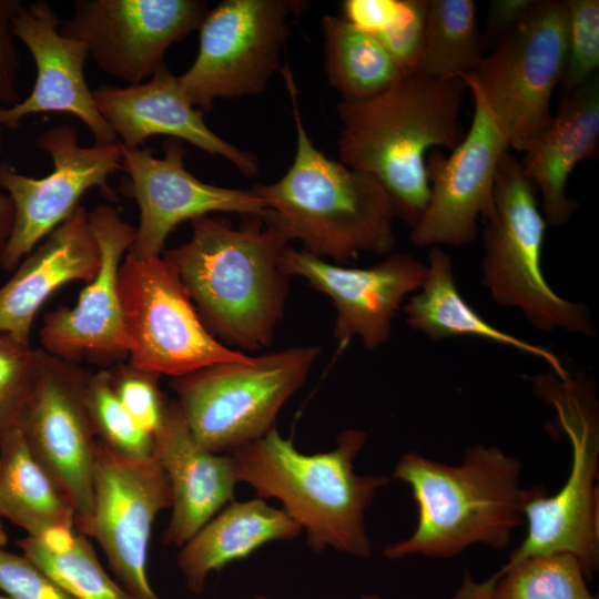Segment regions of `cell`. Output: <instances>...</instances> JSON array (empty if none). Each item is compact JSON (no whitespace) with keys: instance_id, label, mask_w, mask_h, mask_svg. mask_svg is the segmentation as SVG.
Returning <instances> with one entry per match:
<instances>
[{"instance_id":"obj_1","label":"cell","mask_w":599,"mask_h":599,"mask_svg":"<svg viewBox=\"0 0 599 599\" xmlns=\"http://www.w3.org/2000/svg\"><path fill=\"white\" fill-rule=\"evenodd\" d=\"M263 213L244 215L238 227L224 217L195 219L190 241L162 254L211 334L244 351L271 345L290 288L281 262L288 241Z\"/></svg>"},{"instance_id":"obj_2","label":"cell","mask_w":599,"mask_h":599,"mask_svg":"<svg viewBox=\"0 0 599 599\" xmlns=\"http://www.w3.org/2000/svg\"><path fill=\"white\" fill-rule=\"evenodd\" d=\"M467 89L464 78L414 72L377 95L337 105L341 162L376 177L410 229L429 200L427 151L454 149L463 139L459 113Z\"/></svg>"},{"instance_id":"obj_3","label":"cell","mask_w":599,"mask_h":599,"mask_svg":"<svg viewBox=\"0 0 599 599\" xmlns=\"http://www.w3.org/2000/svg\"><path fill=\"white\" fill-rule=\"evenodd\" d=\"M292 102L296 151L285 174L252 189L263 200V216L303 251L343 264L361 253L387 254L395 245L393 201L370 174L337 162L309 138L297 103L291 69H283Z\"/></svg>"},{"instance_id":"obj_4","label":"cell","mask_w":599,"mask_h":599,"mask_svg":"<svg viewBox=\"0 0 599 599\" xmlns=\"http://www.w3.org/2000/svg\"><path fill=\"white\" fill-rule=\"evenodd\" d=\"M521 464L496 446H469L459 465L415 451L397 461L393 478L407 484L417 506L413 534L383 550L387 559L455 557L476 544L506 548L524 522L532 488L520 486Z\"/></svg>"},{"instance_id":"obj_5","label":"cell","mask_w":599,"mask_h":599,"mask_svg":"<svg viewBox=\"0 0 599 599\" xmlns=\"http://www.w3.org/2000/svg\"><path fill=\"white\" fill-rule=\"evenodd\" d=\"M365 441L363 430L347 429L337 436L334 449L307 455L274 427L231 455L237 480L251 485L262 499H278L306 532L312 550L331 547L368 558L373 547L365 510L389 478L354 471V459Z\"/></svg>"},{"instance_id":"obj_6","label":"cell","mask_w":599,"mask_h":599,"mask_svg":"<svg viewBox=\"0 0 599 599\" xmlns=\"http://www.w3.org/2000/svg\"><path fill=\"white\" fill-rule=\"evenodd\" d=\"M536 396L549 404L570 440L571 463L561 488L547 496L534 487L524 506L527 534L502 568L552 554H570L591 576L599 564V415L595 389L586 377L560 378L552 372L531 378Z\"/></svg>"},{"instance_id":"obj_7","label":"cell","mask_w":599,"mask_h":599,"mask_svg":"<svg viewBox=\"0 0 599 599\" xmlns=\"http://www.w3.org/2000/svg\"><path fill=\"white\" fill-rule=\"evenodd\" d=\"M485 221L481 284L491 300L520 311L538 331L593 336L595 323L586 304L558 295L544 275L547 223L535 185L508 151L499 161L493 210Z\"/></svg>"},{"instance_id":"obj_8","label":"cell","mask_w":599,"mask_h":599,"mask_svg":"<svg viewBox=\"0 0 599 599\" xmlns=\"http://www.w3.org/2000/svg\"><path fill=\"white\" fill-rule=\"evenodd\" d=\"M319 353L317 346H296L247 362L217 363L172 378L171 386L197 444L214 454H233L274 428Z\"/></svg>"},{"instance_id":"obj_9","label":"cell","mask_w":599,"mask_h":599,"mask_svg":"<svg viewBox=\"0 0 599 599\" xmlns=\"http://www.w3.org/2000/svg\"><path fill=\"white\" fill-rule=\"evenodd\" d=\"M118 290L132 366L175 378L217 363L252 359L211 334L177 271L163 256L128 253Z\"/></svg>"},{"instance_id":"obj_10","label":"cell","mask_w":599,"mask_h":599,"mask_svg":"<svg viewBox=\"0 0 599 599\" xmlns=\"http://www.w3.org/2000/svg\"><path fill=\"white\" fill-rule=\"evenodd\" d=\"M567 52L565 1L536 0L524 19L463 78L483 97L508 145L525 152L552 119Z\"/></svg>"},{"instance_id":"obj_11","label":"cell","mask_w":599,"mask_h":599,"mask_svg":"<svg viewBox=\"0 0 599 599\" xmlns=\"http://www.w3.org/2000/svg\"><path fill=\"white\" fill-rule=\"evenodd\" d=\"M303 7L290 0H223L201 22L197 55L177 77L203 113L216 99L261 93L280 67L288 22Z\"/></svg>"},{"instance_id":"obj_12","label":"cell","mask_w":599,"mask_h":599,"mask_svg":"<svg viewBox=\"0 0 599 599\" xmlns=\"http://www.w3.org/2000/svg\"><path fill=\"white\" fill-rule=\"evenodd\" d=\"M88 373L41 349L34 388L19 429L37 460L69 498L78 532L90 537L97 437L90 420Z\"/></svg>"},{"instance_id":"obj_13","label":"cell","mask_w":599,"mask_h":599,"mask_svg":"<svg viewBox=\"0 0 599 599\" xmlns=\"http://www.w3.org/2000/svg\"><path fill=\"white\" fill-rule=\"evenodd\" d=\"M35 144L53 160L54 170L44 177L26 176L8 161H0V187L14 207L13 227L0 257L7 271L16 268L74 211L89 189L98 186L115 201L106 180L121 169L119 142L82 148L77 130L62 123L38 135Z\"/></svg>"},{"instance_id":"obj_14","label":"cell","mask_w":599,"mask_h":599,"mask_svg":"<svg viewBox=\"0 0 599 599\" xmlns=\"http://www.w3.org/2000/svg\"><path fill=\"white\" fill-rule=\"evenodd\" d=\"M91 538L104 551L120 585L135 599H160L148 576L156 515L172 504L169 479L152 456L133 459L97 440Z\"/></svg>"},{"instance_id":"obj_15","label":"cell","mask_w":599,"mask_h":599,"mask_svg":"<svg viewBox=\"0 0 599 599\" xmlns=\"http://www.w3.org/2000/svg\"><path fill=\"white\" fill-rule=\"evenodd\" d=\"M206 12L201 0H78L59 31L83 42L106 73L135 85L164 63L171 44L200 28Z\"/></svg>"},{"instance_id":"obj_16","label":"cell","mask_w":599,"mask_h":599,"mask_svg":"<svg viewBox=\"0 0 599 599\" xmlns=\"http://www.w3.org/2000/svg\"><path fill=\"white\" fill-rule=\"evenodd\" d=\"M466 83L474 99L467 134L449 156L435 150L426 160L429 200L409 235L419 247L470 243L478 219L493 210L497 167L509 145L479 91Z\"/></svg>"},{"instance_id":"obj_17","label":"cell","mask_w":599,"mask_h":599,"mask_svg":"<svg viewBox=\"0 0 599 599\" xmlns=\"http://www.w3.org/2000/svg\"><path fill=\"white\" fill-rule=\"evenodd\" d=\"M119 145L121 169L126 173L123 193L140 207V224L128 252L138 258L160 256L170 233L184 221L214 212L251 215L266 210L253 189L222 187L195 177L185 169L182 140L167 139L162 158L145 148Z\"/></svg>"},{"instance_id":"obj_18","label":"cell","mask_w":599,"mask_h":599,"mask_svg":"<svg viewBox=\"0 0 599 599\" xmlns=\"http://www.w3.org/2000/svg\"><path fill=\"white\" fill-rule=\"evenodd\" d=\"M281 262L290 276L304 278L331 298L336 311L333 334L341 347L357 338L367 349L388 342L397 312L419 290L426 273V264L406 253L357 268L287 245Z\"/></svg>"},{"instance_id":"obj_19","label":"cell","mask_w":599,"mask_h":599,"mask_svg":"<svg viewBox=\"0 0 599 599\" xmlns=\"http://www.w3.org/2000/svg\"><path fill=\"white\" fill-rule=\"evenodd\" d=\"M100 251V266L72 307L47 313L40 339L47 353L74 363L81 358L106 364L128 356L118 276L123 254L135 238V227L110 205L88 213Z\"/></svg>"},{"instance_id":"obj_20","label":"cell","mask_w":599,"mask_h":599,"mask_svg":"<svg viewBox=\"0 0 599 599\" xmlns=\"http://www.w3.org/2000/svg\"><path fill=\"white\" fill-rule=\"evenodd\" d=\"M61 21L43 0L21 3L13 16L11 32L32 54L37 79L24 100L9 108L0 106V126L14 130L28 115L62 112L81 120L92 132L95 144L116 143L118 136L100 113L85 80L88 48L61 34Z\"/></svg>"},{"instance_id":"obj_21","label":"cell","mask_w":599,"mask_h":599,"mask_svg":"<svg viewBox=\"0 0 599 599\" xmlns=\"http://www.w3.org/2000/svg\"><path fill=\"white\" fill-rule=\"evenodd\" d=\"M92 93L118 141L129 149L141 148L152 135L164 134L229 160L244 175L258 172L254 155L223 140L206 125L204 113L191 104L165 62L146 82L125 88L103 84Z\"/></svg>"},{"instance_id":"obj_22","label":"cell","mask_w":599,"mask_h":599,"mask_svg":"<svg viewBox=\"0 0 599 599\" xmlns=\"http://www.w3.org/2000/svg\"><path fill=\"white\" fill-rule=\"evenodd\" d=\"M152 456L164 470L172 515L163 542L182 547L224 506L238 483L231 454H214L192 436L176 400L169 403L153 435Z\"/></svg>"},{"instance_id":"obj_23","label":"cell","mask_w":599,"mask_h":599,"mask_svg":"<svg viewBox=\"0 0 599 599\" xmlns=\"http://www.w3.org/2000/svg\"><path fill=\"white\" fill-rule=\"evenodd\" d=\"M99 266L100 251L88 212L79 205L0 287V332L29 346L32 323L41 305L65 283L90 282Z\"/></svg>"},{"instance_id":"obj_24","label":"cell","mask_w":599,"mask_h":599,"mask_svg":"<svg viewBox=\"0 0 599 599\" xmlns=\"http://www.w3.org/2000/svg\"><path fill=\"white\" fill-rule=\"evenodd\" d=\"M599 141V77L564 94L548 126L526 149L520 162L525 176L541 192L547 225L566 224L578 203L566 185L575 166L593 158Z\"/></svg>"},{"instance_id":"obj_25","label":"cell","mask_w":599,"mask_h":599,"mask_svg":"<svg viewBox=\"0 0 599 599\" xmlns=\"http://www.w3.org/2000/svg\"><path fill=\"white\" fill-rule=\"evenodd\" d=\"M302 527L283 509L257 497L231 501L209 520L177 555L186 588L203 592L210 572L246 558L260 547L278 540H293Z\"/></svg>"},{"instance_id":"obj_26","label":"cell","mask_w":599,"mask_h":599,"mask_svg":"<svg viewBox=\"0 0 599 599\" xmlns=\"http://www.w3.org/2000/svg\"><path fill=\"white\" fill-rule=\"evenodd\" d=\"M407 325L433 342L450 337H477L544 361L560 378L569 375L551 349L532 344L488 323L460 294L453 261L441 247L433 246L419 290L404 303Z\"/></svg>"},{"instance_id":"obj_27","label":"cell","mask_w":599,"mask_h":599,"mask_svg":"<svg viewBox=\"0 0 599 599\" xmlns=\"http://www.w3.org/2000/svg\"><path fill=\"white\" fill-rule=\"evenodd\" d=\"M0 516L32 537L75 526L69 498L32 455L20 429L0 443Z\"/></svg>"},{"instance_id":"obj_28","label":"cell","mask_w":599,"mask_h":599,"mask_svg":"<svg viewBox=\"0 0 599 599\" xmlns=\"http://www.w3.org/2000/svg\"><path fill=\"white\" fill-rule=\"evenodd\" d=\"M322 28L327 80L343 100L372 98L405 77L374 34L331 14L323 18Z\"/></svg>"},{"instance_id":"obj_29","label":"cell","mask_w":599,"mask_h":599,"mask_svg":"<svg viewBox=\"0 0 599 599\" xmlns=\"http://www.w3.org/2000/svg\"><path fill=\"white\" fill-rule=\"evenodd\" d=\"M580 561L570 554L529 557L500 568L481 583L465 577L451 599H598Z\"/></svg>"},{"instance_id":"obj_30","label":"cell","mask_w":599,"mask_h":599,"mask_svg":"<svg viewBox=\"0 0 599 599\" xmlns=\"http://www.w3.org/2000/svg\"><path fill=\"white\" fill-rule=\"evenodd\" d=\"M17 544L74 599H135L106 573L88 537L73 529L27 536Z\"/></svg>"},{"instance_id":"obj_31","label":"cell","mask_w":599,"mask_h":599,"mask_svg":"<svg viewBox=\"0 0 599 599\" xmlns=\"http://www.w3.org/2000/svg\"><path fill=\"white\" fill-rule=\"evenodd\" d=\"M484 49L473 0H428L424 48L415 72L438 80L463 78L476 70Z\"/></svg>"},{"instance_id":"obj_32","label":"cell","mask_w":599,"mask_h":599,"mask_svg":"<svg viewBox=\"0 0 599 599\" xmlns=\"http://www.w3.org/2000/svg\"><path fill=\"white\" fill-rule=\"evenodd\" d=\"M85 402L97 440L133 459L152 457L153 435L136 424L119 400L109 370L88 374Z\"/></svg>"},{"instance_id":"obj_33","label":"cell","mask_w":599,"mask_h":599,"mask_svg":"<svg viewBox=\"0 0 599 599\" xmlns=\"http://www.w3.org/2000/svg\"><path fill=\"white\" fill-rule=\"evenodd\" d=\"M41 349L0 332V443L19 429L39 372Z\"/></svg>"},{"instance_id":"obj_34","label":"cell","mask_w":599,"mask_h":599,"mask_svg":"<svg viewBox=\"0 0 599 599\" xmlns=\"http://www.w3.org/2000/svg\"><path fill=\"white\" fill-rule=\"evenodd\" d=\"M567 52L561 80L568 94L597 74L599 68V1L567 0Z\"/></svg>"},{"instance_id":"obj_35","label":"cell","mask_w":599,"mask_h":599,"mask_svg":"<svg viewBox=\"0 0 599 599\" xmlns=\"http://www.w3.org/2000/svg\"><path fill=\"white\" fill-rule=\"evenodd\" d=\"M113 389L139 426L154 435L160 428L169 403L159 388V374L120 364L112 373Z\"/></svg>"},{"instance_id":"obj_36","label":"cell","mask_w":599,"mask_h":599,"mask_svg":"<svg viewBox=\"0 0 599 599\" xmlns=\"http://www.w3.org/2000/svg\"><path fill=\"white\" fill-rule=\"evenodd\" d=\"M428 0H402L397 18L375 37L392 55L404 75L419 63L426 32Z\"/></svg>"},{"instance_id":"obj_37","label":"cell","mask_w":599,"mask_h":599,"mask_svg":"<svg viewBox=\"0 0 599 599\" xmlns=\"http://www.w3.org/2000/svg\"><path fill=\"white\" fill-rule=\"evenodd\" d=\"M0 590L12 599H74L28 557L1 547Z\"/></svg>"},{"instance_id":"obj_38","label":"cell","mask_w":599,"mask_h":599,"mask_svg":"<svg viewBox=\"0 0 599 599\" xmlns=\"http://www.w3.org/2000/svg\"><path fill=\"white\" fill-rule=\"evenodd\" d=\"M20 0H0V106L9 108L20 100L18 89L19 54L11 32V20Z\"/></svg>"},{"instance_id":"obj_39","label":"cell","mask_w":599,"mask_h":599,"mask_svg":"<svg viewBox=\"0 0 599 599\" xmlns=\"http://www.w3.org/2000/svg\"><path fill=\"white\" fill-rule=\"evenodd\" d=\"M342 7L344 19L376 35L397 18L402 0H346Z\"/></svg>"},{"instance_id":"obj_40","label":"cell","mask_w":599,"mask_h":599,"mask_svg":"<svg viewBox=\"0 0 599 599\" xmlns=\"http://www.w3.org/2000/svg\"><path fill=\"white\" fill-rule=\"evenodd\" d=\"M536 0H491L488 6L484 47L496 45L530 11Z\"/></svg>"},{"instance_id":"obj_41","label":"cell","mask_w":599,"mask_h":599,"mask_svg":"<svg viewBox=\"0 0 599 599\" xmlns=\"http://www.w3.org/2000/svg\"><path fill=\"white\" fill-rule=\"evenodd\" d=\"M1 129V126H0ZM3 146V134L0 130V150ZM14 222V207L8 194L0 192V257L9 240Z\"/></svg>"},{"instance_id":"obj_42","label":"cell","mask_w":599,"mask_h":599,"mask_svg":"<svg viewBox=\"0 0 599 599\" xmlns=\"http://www.w3.org/2000/svg\"><path fill=\"white\" fill-rule=\"evenodd\" d=\"M8 542V536L6 534V530L1 522V516H0V547H4Z\"/></svg>"},{"instance_id":"obj_43","label":"cell","mask_w":599,"mask_h":599,"mask_svg":"<svg viewBox=\"0 0 599 599\" xmlns=\"http://www.w3.org/2000/svg\"><path fill=\"white\" fill-rule=\"evenodd\" d=\"M251 599H270L265 596H261V595H256L254 597H252ZM359 599H383L382 597H379L378 595H363Z\"/></svg>"},{"instance_id":"obj_44","label":"cell","mask_w":599,"mask_h":599,"mask_svg":"<svg viewBox=\"0 0 599 599\" xmlns=\"http://www.w3.org/2000/svg\"><path fill=\"white\" fill-rule=\"evenodd\" d=\"M0 599H12V598H10L8 596H0Z\"/></svg>"}]
</instances>
